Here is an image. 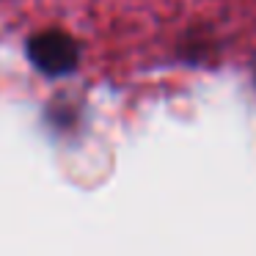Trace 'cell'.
Listing matches in <instances>:
<instances>
[{"mask_svg":"<svg viewBox=\"0 0 256 256\" xmlns=\"http://www.w3.org/2000/svg\"><path fill=\"white\" fill-rule=\"evenodd\" d=\"M28 58L42 74L47 78H64L78 69L80 50L78 42L61 30H42L28 39Z\"/></svg>","mask_w":256,"mask_h":256,"instance_id":"obj_1","label":"cell"}]
</instances>
